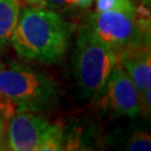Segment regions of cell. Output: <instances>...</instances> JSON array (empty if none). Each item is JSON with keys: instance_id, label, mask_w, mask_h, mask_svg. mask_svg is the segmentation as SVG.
<instances>
[{"instance_id": "cell-1", "label": "cell", "mask_w": 151, "mask_h": 151, "mask_svg": "<svg viewBox=\"0 0 151 151\" xmlns=\"http://www.w3.org/2000/svg\"><path fill=\"white\" fill-rule=\"evenodd\" d=\"M70 36V28L57 12L34 6L19 15L10 44L24 60L57 63L68 48Z\"/></svg>"}, {"instance_id": "cell-2", "label": "cell", "mask_w": 151, "mask_h": 151, "mask_svg": "<svg viewBox=\"0 0 151 151\" xmlns=\"http://www.w3.org/2000/svg\"><path fill=\"white\" fill-rule=\"evenodd\" d=\"M0 95L19 109L38 112L53 106L58 100L56 82L42 72L16 63H0Z\"/></svg>"}, {"instance_id": "cell-3", "label": "cell", "mask_w": 151, "mask_h": 151, "mask_svg": "<svg viewBox=\"0 0 151 151\" xmlns=\"http://www.w3.org/2000/svg\"><path fill=\"white\" fill-rule=\"evenodd\" d=\"M118 63L116 53L101 42L88 26L80 29L74 54V74L84 96L93 97L101 93Z\"/></svg>"}, {"instance_id": "cell-4", "label": "cell", "mask_w": 151, "mask_h": 151, "mask_svg": "<svg viewBox=\"0 0 151 151\" xmlns=\"http://www.w3.org/2000/svg\"><path fill=\"white\" fill-rule=\"evenodd\" d=\"M88 27L101 42L116 53H122L150 44V32H145L137 22L133 11L110 10L93 14Z\"/></svg>"}, {"instance_id": "cell-5", "label": "cell", "mask_w": 151, "mask_h": 151, "mask_svg": "<svg viewBox=\"0 0 151 151\" xmlns=\"http://www.w3.org/2000/svg\"><path fill=\"white\" fill-rule=\"evenodd\" d=\"M103 90L105 92L101 102L111 112L129 118L141 113V93L119 63L114 66Z\"/></svg>"}, {"instance_id": "cell-6", "label": "cell", "mask_w": 151, "mask_h": 151, "mask_svg": "<svg viewBox=\"0 0 151 151\" xmlns=\"http://www.w3.org/2000/svg\"><path fill=\"white\" fill-rule=\"evenodd\" d=\"M49 124L34 111L17 110L7 127L6 150L38 151Z\"/></svg>"}, {"instance_id": "cell-7", "label": "cell", "mask_w": 151, "mask_h": 151, "mask_svg": "<svg viewBox=\"0 0 151 151\" xmlns=\"http://www.w3.org/2000/svg\"><path fill=\"white\" fill-rule=\"evenodd\" d=\"M119 64L140 93L151 88L150 44L135 47L119 55Z\"/></svg>"}, {"instance_id": "cell-8", "label": "cell", "mask_w": 151, "mask_h": 151, "mask_svg": "<svg viewBox=\"0 0 151 151\" xmlns=\"http://www.w3.org/2000/svg\"><path fill=\"white\" fill-rule=\"evenodd\" d=\"M19 15V0H0V52L10 45Z\"/></svg>"}, {"instance_id": "cell-9", "label": "cell", "mask_w": 151, "mask_h": 151, "mask_svg": "<svg viewBox=\"0 0 151 151\" xmlns=\"http://www.w3.org/2000/svg\"><path fill=\"white\" fill-rule=\"evenodd\" d=\"M60 150H64V129L58 123L49 124L38 147V151Z\"/></svg>"}, {"instance_id": "cell-10", "label": "cell", "mask_w": 151, "mask_h": 151, "mask_svg": "<svg viewBox=\"0 0 151 151\" xmlns=\"http://www.w3.org/2000/svg\"><path fill=\"white\" fill-rule=\"evenodd\" d=\"M110 10L133 11L134 5L131 0H95V12Z\"/></svg>"}, {"instance_id": "cell-11", "label": "cell", "mask_w": 151, "mask_h": 151, "mask_svg": "<svg viewBox=\"0 0 151 151\" xmlns=\"http://www.w3.org/2000/svg\"><path fill=\"white\" fill-rule=\"evenodd\" d=\"M127 149L130 151H149L151 150V137L145 131H137L130 138Z\"/></svg>"}, {"instance_id": "cell-12", "label": "cell", "mask_w": 151, "mask_h": 151, "mask_svg": "<svg viewBox=\"0 0 151 151\" xmlns=\"http://www.w3.org/2000/svg\"><path fill=\"white\" fill-rule=\"evenodd\" d=\"M8 121L0 113V150H6V134H7Z\"/></svg>"}, {"instance_id": "cell-13", "label": "cell", "mask_w": 151, "mask_h": 151, "mask_svg": "<svg viewBox=\"0 0 151 151\" xmlns=\"http://www.w3.org/2000/svg\"><path fill=\"white\" fill-rule=\"evenodd\" d=\"M46 6L50 8H67V7H74L73 0H45Z\"/></svg>"}, {"instance_id": "cell-14", "label": "cell", "mask_w": 151, "mask_h": 151, "mask_svg": "<svg viewBox=\"0 0 151 151\" xmlns=\"http://www.w3.org/2000/svg\"><path fill=\"white\" fill-rule=\"evenodd\" d=\"M93 0H73V5L74 7H80V8H88L92 5Z\"/></svg>"}, {"instance_id": "cell-15", "label": "cell", "mask_w": 151, "mask_h": 151, "mask_svg": "<svg viewBox=\"0 0 151 151\" xmlns=\"http://www.w3.org/2000/svg\"><path fill=\"white\" fill-rule=\"evenodd\" d=\"M26 2L30 4L32 6H37V7H47L45 0H25Z\"/></svg>"}, {"instance_id": "cell-16", "label": "cell", "mask_w": 151, "mask_h": 151, "mask_svg": "<svg viewBox=\"0 0 151 151\" xmlns=\"http://www.w3.org/2000/svg\"><path fill=\"white\" fill-rule=\"evenodd\" d=\"M142 1H147V0H142ZM148 1H149V0H148Z\"/></svg>"}]
</instances>
